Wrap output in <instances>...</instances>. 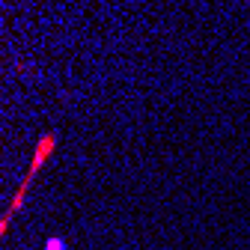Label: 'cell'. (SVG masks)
Here are the masks:
<instances>
[{
    "label": "cell",
    "mask_w": 250,
    "mask_h": 250,
    "mask_svg": "<svg viewBox=\"0 0 250 250\" xmlns=\"http://www.w3.org/2000/svg\"><path fill=\"white\" fill-rule=\"evenodd\" d=\"M45 250H66V244H62V241H60V238H51V241H48V247H45Z\"/></svg>",
    "instance_id": "cell-1"
}]
</instances>
